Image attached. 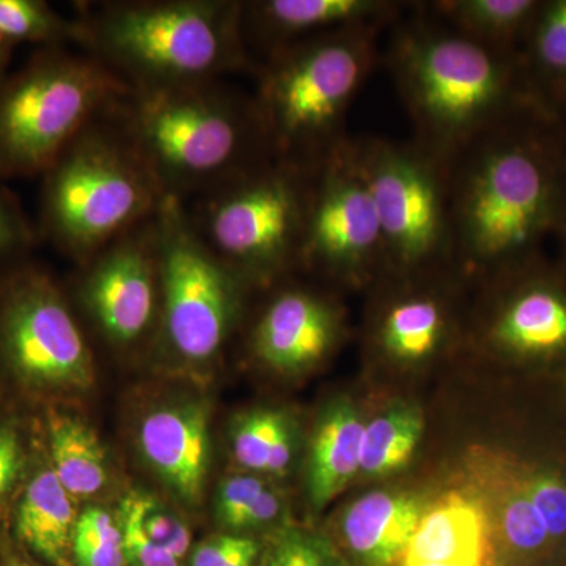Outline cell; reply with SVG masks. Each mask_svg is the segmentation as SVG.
<instances>
[{
  "label": "cell",
  "mask_w": 566,
  "mask_h": 566,
  "mask_svg": "<svg viewBox=\"0 0 566 566\" xmlns=\"http://www.w3.org/2000/svg\"><path fill=\"white\" fill-rule=\"evenodd\" d=\"M482 436L453 463V485L485 510L494 566H566V374L485 367Z\"/></svg>",
  "instance_id": "6da1fadb"
},
{
  "label": "cell",
  "mask_w": 566,
  "mask_h": 566,
  "mask_svg": "<svg viewBox=\"0 0 566 566\" xmlns=\"http://www.w3.org/2000/svg\"><path fill=\"white\" fill-rule=\"evenodd\" d=\"M527 109L449 163L452 271L464 283L534 259L547 234L566 232V156L545 129L521 123Z\"/></svg>",
  "instance_id": "7a4b0ae2"
},
{
  "label": "cell",
  "mask_w": 566,
  "mask_h": 566,
  "mask_svg": "<svg viewBox=\"0 0 566 566\" xmlns=\"http://www.w3.org/2000/svg\"><path fill=\"white\" fill-rule=\"evenodd\" d=\"M398 18L385 62L415 140L450 163L499 123L532 106L517 55L464 39L416 3Z\"/></svg>",
  "instance_id": "3957f363"
},
{
  "label": "cell",
  "mask_w": 566,
  "mask_h": 566,
  "mask_svg": "<svg viewBox=\"0 0 566 566\" xmlns=\"http://www.w3.org/2000/svg\"><path fill=\"white\" fill-rule=\"evenodd\" d=\"M76 46L129 88L182 87L255 71L243 0H84Z\"/></svg>",
  "instance_id": "277c9868"
},
{
  "label": "cell",
  "mask_w": 566,
  "mask_h": 566,
  "mask_svg": "<svg viewBox=\"0 0 566 566\" xmlns=\"http://www.w3.org/2000/svg\"><path fill=\"white\" fill-rule=\"evenodd\" d=\"M107 117L164 196L185 203L270 158L252 95L226 81L129 88Z\"/></svg>",
  "instance_id": "5b68a950"
},
{
  "label": "cell",
  "mask_w": 566,
  "mask_h": 566,
  "mask_svg": "<svg viewBox=\"0 0 566 566\" xmlns=\"http://www.w3.org/2000/svg\"><path fill=\"white\" fill-rule=\"evenodd\" d=\"M386 28L322 33L256 62L252 98L271 158L314 170L348 139L346 115L378 62Z\"/></svg>",
  "instance_id": "8992f818"
},
{
  "label": "cell",
  "mask_w": 566,
  "mask_h": 566,
  "mask_svg": "<svg viewBox=\"0 0 566 566\" xmlns=\"http://www.w3.org/2000/svg\"><path fill=\"white\" fill-rule=\"evenodd\" d=\"M41 177L39 237L76 264L153 218L166 199L107 111Z\"/></svg>",
  "instance_id": "52a82bcc"
},
{
  "label": "cell",
  "mask_w": 566,
  "mask_h": 566,
  "mask_svg": "<svg viewBox=\"0 0 566 566\" xmlns=\"http://www.w3.org/2000/svg\"><path fill=\"white\" fill-rule=\"evenodd\" d=\"M312 170L264 158L185 203L207 248L253 289L300 271Z\"/></svg>",
  "instance_id": "ba28073f"
},
{
  "label": "cell",
  "mask_w": 566,
  "mask_h": 566,
  "mask_svg": "<svg viewBox=\"0 0 566 566\" xmlns=\"http://www.w3.org/2000/svg\"><path fill=\"white\" fill-rule=\"evenodd\" d=\"M128 91L87 52L41 48L0 84V180L43 175Z\"/></svg>",
  "instance_id": "9c48e42d"
},
{
  "label": "cell",
  "mask_w": 566,
  "mask_h": 566,
  "mask_svg": "<svg viewBox=\"0 0 566 566\" xmlns=\"http://www.w3.org/2000/svg\"><path fill=\"white\" fill-rule=\"evenodd\" d=\"M348 144L378 212L385 275L452 271L449 163L415 139Z\"/></svg>",
  "instance_id": "30bf717a"
},
{
  "label": "cell",
  "mask_w": 566,
  "mask_h": 566,
  "mask_svg": "<svg viewBox=\"0 0 566 566\" xmlns=\"http://www.w3.org/2000/svg\"><path fill=\"white\" fill-rule=\"evenodd\" d=\"M475 285L461 353L510 374H566L565 268L534 256Z\"/></svg>",
  "instance_id": "8fae6325"
},
{
  "label": "cell",
  "mask_w": 566,
  "mask_h": 566,
  "mask_svg": "<svg viewBox=\"0 0 566 566\" xmlns=\"http://www.w3.org/2000/svg\"><path fill=\"white\" fill-rule=\"evenodd\" d=\"M161 245L159 342L181 363H214L243 318L251 283L200 240L185 203L166 197L158 211Z\"/></svg>",
  "instance_id": "7c38bea8"
},
{
  "label": "cell",
  "mask_w": 566,
  "mask_h": 566,
  "mask_svg": "<svg viewBox=\"0 0 566 566\" xmlns=\"http://www.w3.org/2000/svg\"><path fill=\"white\" fill-rule=\"evenodd\" d=\"M0 365L32 392L84 390L95 381L92 346L69 294L25 260L0 279Z\"/></svg>",
  "instance_id": "4fadbf2b"
},
{
  "label": "cell",
  "mask_w": 566,
  "mask_h": 566,
  "mask_svg": "<svg viewBox=\"0 0 566 566\" xmlns=\"http://www.w3.org/2000/svg\"><path fill=\"white\" fill-rule=\"evenodd\" d=\"M348 140L312 170L300 271L349 289H371L385 275V244Z\"/></svg>",
  "instance_id": "5bb4252c"
},
{
  "label": "cell",
  "mask_w": 566,
  "mask_h": 566,
  "mask_svg": "<svg viewBox=\"0 0 566 566\" xmlns=\"http://www.w3.org/2000/svg\"><path fill=\"white\" fill-rule=\"evenodd\" d=\"M465 283L453 271L382 275L371 286L365 349L371 363L415 374L463 352Z\"/></svg>",
  "instance_id": "9a60e30c"
},
{
  "label": "cell",
  "mask_w": 566,
  "mask_h": 566,
  "mask_svg": "<svg viewBox=\"0 0 566 566\" xmlns=\"http://www.w3.org/2000/svg\"><path fill=\"white\" fill-rule=\"evenodd\" d=\"M77 266V301L104 340L125 349L159 334L158 212Z\"/></svg>",
  "instance_id": "2e32d148"
},
{
  "label": "cell",
  "mask_w": 566,
  "mask_h": 566,
  "mask_svg": "<svg viewBox=\"0 0 566 566\" xmlns=\"http://www.w3.org/2000/svg\"><path fill=\"white\" fill-rule=\"evenodd\" d=\"M290 279V277H289ZM285 279L274 289L249 333V349L262 367L300 376L326 363L344 342V307L329 294Z\"/></svg>",
  "instance_id": "e0dca14e"
},
{
  "label": "cell",
  "mask_w": 566,
  "mask_h": 566,
  "mask_svg": "<svg viewBox=\"0 0 566 566\" xmlns=\"http://www.w3.org/2000/svg\"><path fill=\"white\" fill-rule=\"evenodd\" d=\"M406 6L397 0H243L244 40L249 52L255 50L263 59L322 33L392 25Z\"/></svg>",
  "instance_id": "ac0fdd59"
},
{
  "label": "cell",
  "mask_w": 566,
  "mask_h": 566,
  "mask_svg": "<svg viewBox=\"0 0 566 566\" xmlns=\"http://www.w3.org/2000/svg\"><path fill=\"white\" fill-rule=\"evenodd\" d=\"M431 495L412 488L365 491L342 509L329 535L349 566H397Z\"/></svg>",
  "instance_id": "d6986e66"
},
{
  "label": "cell",
  "mask_w": 566,
  "mask_h": 566,
  "mask_svg": "<svg viewBox=\"0 0 566 566\" xmlns=\"http://www.w3.org/2000/svg\"><path fill=\"white\" fill-rule=\"evenodd\" d=\"M397 566H494L490 521L482 504L453 483L431 495Z\"/></svg>",
  "instance_id": "ffe728a7"
},
{
  "label": "cell",
  "mask_w": 566,
  "mask_h": 566,
  "mask_svg": "<svg viewBox=\"0 0 566 566\" xmlns=\"http://www.w3.org/2000/svg\"><path fill=\"white\" fill-rule=\"evenodd\" d=\"M139 447L153 471L182 501L202 495L210 458L207 409L197 403L161 406L140 423Z\"/></svg>",
  "instance_id": "44dd1931"
},
{
  "label": "cell",
  "mask_w": 566,
  "mask_h": 566,
  "mask_svg": "<svg viewBox=\"0 0 566 566\" xmlns=\"http://www.w3.org/2000/svg\"><path fill=\"white\" fill-rule=\"evenodd\" d=\"M364 423L352 398H335L319 412L305 458V493L315 513L359 476Z\"/></svg>",
  "instance_id": "7402d4cb"
},
{
  "label": "cell",
  "mask_w": 566,
  "mask_h": 566,
  "mask_svg": "<svg viewBox=\"0 0 566 566\" xmlns=\"http://www.w3.org/2000/svg\"><path fill=\"white\" fill-rule=\"evenodd\" d=\"M73 501L50 465L28 480L18 502L14 515L18 539L55 566L69 565L73 554L77 521Z\"/></svg>",
  "instance_id": "603a6c76"
},
{
  "label": "cell",
  "mask_w": 566,
  "mask_h": 566,
  "mask_svg": "<svg viewBox=\"0 0 566 566\" xmlns=\"http://www.w3.org/2000/svg\"><path fill=\"white\" fill-rule=\"evenodd\" d=\"M428 14L488 50L517 55L542 2L538 0H434L420 3Z\"/></svg>",
  "instance_id": "cb8c5ba5"
},
{
  "label": "cell",
  "mask_w": 566,
  "mask_h": 566,
  "mask_svg": "<svg viewBox=\"0 0 566 566\" xmlns=\"http://www.w3.org/2000/svg\"><path fill=\"white\" fill-rule=\"evenodd\" d=\"M422 408L415 401H394L365 420L357 479L382 482L415 461L424 434Z\"/></svg>",
  "instance_id": "d4e9b609"
},
{
  "label": "cell",
  "mask_w": 566,
  "mask_h": 566,
  "mask_svg": "<svg viewBox=\"0 0 566 566\" xmlns=\"http://www.w3.org/2000/svg\"><path fill=\"white\" fill-rule=\"evenodd\" d=\"M51 469L71 497H91L106 485V453L98 436L77 417L48 416Z\"/></svg>",
  "instance_id": "484cf974"
},
{
  "label": "cell",
  "mask_w": 566,
  "mask_h": 566,
  "mask_svg": "<svg viewBox=\"0 0 566 566\" xmlns=\"http://www.w3.org/2000/svg\"><path fill=\"white\" fill-rule=\"evenodd\" d=\"M296 424L279 409H253L234 423L232 452L245 472L285 476L296 457Z\"/></svg>",
  "instance_id": "4316f807"
},
{
  "label": "cell",
  "mask_w": 566,
  "mask_h": 566,
  "mask_svg": "<svg viewBox=\"0 0 566 566\" xmlns=\"http://www.w3.org/2000/svg\"><path fill=\"white\" fill-rule=\"evenodd\" d=\"M523 43L517 62L527 93L534 84L542 96L566 102V0L542 2Z\"/></svg>",
  "instance_id": "83f0119b"
},
{
  "label": "cell",
  "mask_w": 566,
  "mask_h": 566,
  "mask_svg": "<svg viewBox=\"0 0 566 566\" xmlns=\"http://www.w3.org/2000/svg\"><path fill=\"white\" fill-rule=\"evenodd\" d=\"M0 39L41 48H65L76 44L77 24L52 9L44 0H0Z\"/></svg>",
  "instance_id": "f1b7e54d"
},
{
  "label": "cell",
  "mask_w": 566,
  "mask_h": 566,
  "mask_svg": "<svg viewBox=\"0 0 566 566\" xmlns=\"http://www.w3.org/2000/svg\"><path fill=\"white\" fill-rule=\"evenodd\" d=\"M256 566H349L333 536L303 524L271 528Z\"/></svg>",
  "instance_id": "f546056e"
},
{
  "label": "cell",
  "mask_w": 566,
  "mask_h": 566,
  "mask_svg": "<svg viewBox=\"0 0 566 566\" xmlns=\"http://www.w3.org/2000/svg\"><path fill=\"white\" fill-rule=\"evenodd\" d=\"M39 243V230L29 221L20 200L0 180V266L24 262Z\"/></svg>",
  "instance_id": "4dcf8cb0"
},
{
  "label": "cell",
  "mask_w": 566,
  "mask_h": 566,
  "mask_svg": "<svg viewBox=\"0 0 566 566\" xmlns=\"http://www.w3.org/2000/svg\"><path fill=\"white\" fill-rule=\"evenodd\" d=\"M133 497L147 535L181 562L191 551V532L186 524L151 495L134 493Z\"/></svg>",
  "instance_id": "1f68e13d"
},
{
  "label": "cell",
  "mask_w": 566,
  "mask_h": 566,
  "mask_svg": "<svg viewBox=\"0 0 566 566\" xmlns=\"http://www.w3.org/2000/svg\"><path fill=\"white\" fill-rule=\"evenodd\" d=\"M262 551L263 543L253 536L229 532L193 546L189 566H256Z\"/></svg>",
  "instance_id": "d6a6232c"
},
{
  "label": "cell",
  "mask_w": 566,
  "mask_h": 566,
  "mask_svg": "<svg viewBox=\"0 0 566 566\" xmlns=\"http://www.w3.org/2000/svg\"><path fill=\"white\" fill-rule=\"evenodd\" d=\"M118 526L123 538L126 564L132 566H180L181 562L147 535L140 524L133 494L123 499L118 510Z\"/></svg>",
  "instance_id": "836d02e7"
},
{
  "label": "cell",
  "mask_w": 566,
  "mask_h": 566,
  "mask_svg": "<svg viewBox=\"0 0 566 566\" xmlns=\"http://www.w3.org/2000/svg\"><path fill=\"white\" fill-rule=\"evenodd\" d=\"M270 483L263 475L238 474L223 480L219 486L218 499H216V516L223 527L233 532L240 517L244 515L249 505L263 493Z\"/></svg>",
  "instance_id": "e575fe53"
},
{
  "label": "cell",
  "mask_w": 566,
  "mask_h": 566,
  "mask_svg": "<svg viewBox=\"0 0 566 566\" xmlns=\"http://www.w3.org/2000/svg\"><path fill=\"white\" fill-rule=\"evenodd\" d=\"M24 465L25 452L20 431L9 422H0V510L20 482Z\"/></svg>",
  "instance_id": "d590c367"
},
{
  "label": "cell",
  "mask_w": 566,
  "mask_h": 566,
  "mask_svg": "<svg viewBox=\"0 0 566 566\" xmlns=\"http://www.w3.org/2000/svg\"><path fill=\"white\" fill-rule=\"evenodd\" d=\"M73 557L77 566H125L122 542L93 538L74 532Z\"/></svg>",
  "instance_id": "8d00e7d4"
},
{
  "label": "cell",
  "mask_w": 566,
  "mask_h": 566,
  "mask_svg": "<svg viewBox=\"0 0 566 566\" xmlns=\"http://www.w3.org/2000/svg\"><path fill=\"white\" fill-rule=\"evenodd\" d=\"M282 512L283 495L281 491L270 485L249 505L244 515L240 517L237 526H234L233 532L245 534V532L274 526L281 520Z\"/></svg>",
  "instance_id": "74e56055"
},
{
  "label": "cell",
  "mask_w": 566,
  "mask_h": 566,
  "mask_svg": "<svg viewBox=\"0 0 566 566\" xmlns=\"http://www.w3.org/2000/svg\"><path fill=\"white\" fill-rule=\"evenodd\" d=\"M13 50L14 44L0 39V84H2L3 80L9 76V74H7V66H9L11 52H13Z\"/></svg>",
  "instance_id": "f35d334b"
},
{
  "label": "cell",
  "mask_w": 566,
  "mask_h": 566,
  "mask_svg": "<svg viewBox=\"0 0 566 566\" xmlns=\"http://www.w3.org/2000/svg\"><path fill=\"white\" fill-rule=\"evenodd\" d=\"M2 566H33V565L29 564L28 560H24V558H21L20 556H13V554H9V556H6V558H3Z\"/></svg>",
  "instance_id": "ab89813d"
},
{
  "label": "cell",
  "mask_w": 566,
  "mask_h": 566,
  "mask_svg": "<svg viewBox=\"0 0 566 566\" xmlns=\"http://www.w3.org/2000/svg\"><path fill=\"white\" fill-rule=\"evenodd\" d=\"M564 268H565V270H566V264H565V266H564Z\"/></svg>",
  "instance_id": "60d3db41"
}]
</instances>
